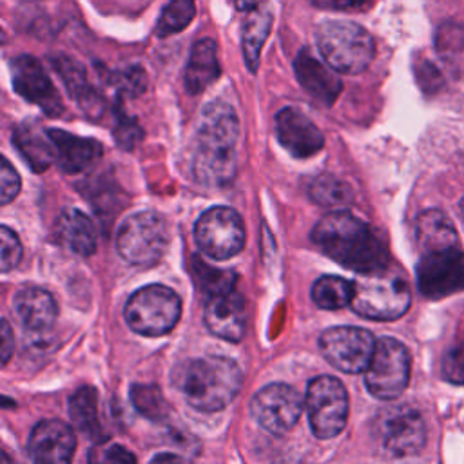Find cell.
Masks as SVG:
<instances>
[{"instance_id":"obj_1","label":"cell","mask_w":464,"mask_h":464,"mask_svg":"<svg viewBox=\"0 0 464 464\" xmlns=\"http://www.w3.org/2000/svg\"><path fill=\"white\" fill-rule=\"evenodd\" d=\"M314 245L335 263L362 274L384 270L390 254L377 232L346 210L324 216L312 230Z\"/></svg>"},{"instance_id":"obj_2","label":"cell","mask_w":464,"mask_h":464,"mask_svg":"<svg viewBox=\"0 0 464 464\" xmlns=\"http://www.w3.org/2000/svg\"><path fill=\"white\" fill-rule=\"evenodd\" d=\"M239 120L225 102H212L203 109L192 150V174L208 187L228 183L236 174V143Z\"/></svg>"},{"instance_id":"obj_3","label":"cell","mask_w":464,"mask_h":464,"mask_svg":"<svg viewBox=\"0 0 464 464\" xmlns=\"http://www.w3.org/2000/svg\"><path fill=\"white\" fill-rule=\"evenodd\" d=\"M178 386L194 410L214 413L236 399L243 386V372L225 355H205L185 364Z\"/></svg>"},{"instance_id":"obj_4","label":"cell","mask_w":464,"mask_h":464,"mask_svg":"<svg viewBox=\"0 0 464 464\" xmlns=\"http://www.w3.org/2000/svg\"><path fill=\"white\" fill-rule=\"evenodd\" d=\"M323 60L344 74L362 72L375 56L372 34L355 22L326 20L315 33Z\"/></svg>"},{"instance_id":"obj_5","label":"cell","mask_w":464,"mask_h":464,"mask_svg":"<svg viewBox=\"0 0 464 464\" xmlns=\"http://www.w3.org/2000/svg\"><path fill=\"white\" fill-rule=\"evenodd\" d=\"M411 303L408 283L384 270L362 272L353 279V295L350 306L355 314L375 319L392 321L406 314Z\"/></svg>"},{"instance_id":"obj_6","label":"cell","mask_w":464,"mask_h":464,"mask_svg":"<svg viewBox=\"0 0 464 464\" xmlns=\"http://www.w3.org/2000/svg\"><path fill=\"white\" fill-rule=\"evenodd\" d=\"M125 321L140 335L169 334L179 321L181 299L163 285H147L136 290L125 304Z\"/></svg>"},{"instance_id":"obj_7","label":"cell","mask_w":464,"mask_h":464,"mask_svg":"<svg viewBox=\"0 0 464 464\" xmlns=\"http://www.w3.org/2000/svg\"><path fill=\"white\" fill-rule=\"evenodd\" d=\"M169 225L158 212L141 210L125 218L116 232L118 254L132 265H152L167 250Z\"/></svg>"},{"instance_id":"obj_8","label":"cell","mask_w":464,"mask_h":464,"mask_svg":"<svg viewBox=\"0 0 464 464\" xmlns=\"http://www.w3.org/2000/svg\"><path fill=\"white\" fill-rule=\"evenodd\" d=\"M410 368L408 348L393 337H381L364 370V384L368 392L381 401L397 399L408 386Z\"/></svg>"},{"instance_id":"obj_9","label":"cell","mask_w":464,"mask_h":464,"mask_svg":"<svg viewBox=\"0 0 464 464\" xmlns=\"http://www.w3.org/2000/svg\"><path fill=\"white\" fill-rule=\"evenodd\" d=\"M310 428L317 439L339 435L348 419V393L343 382L330 375L310 381L304 397Z\"/></svg>"},{"instance_id":"obj_10","label":"cell","mask_w":464,"mask_h":464,"mask_svg":"<svg viewBox=\"0 0 464 464\" xmlns=\"http://www.w3.org/2000/svg\"><path fill=\"white\" fill-rule=\"evenodd\" d=\"M194 239L205 256L216 261L230 259L245 245L243 219L230 207H212L198 218Z\"/></svg>"},{"instance_id":"obj_11","label":"cell","mask_w":464,"mask_h":464,"mask_svg":"<svg viewBox=\"0 0 464 464\" xmlns=\"http://www.w3.org/2000/svg\"><path fill=\"white\" fill-rule=\"evenodd\" d=\"M375 343L368 330L357 326H334L319 337V348L324 359L344 373L364 372L372 361Z\"/></svg>"},{"instance_id":"obj_12","label":"cell","mask_w":464,"mask_h":464,"mask_svg":"<svg viewBox=\"0 0 464 464\" xmlns=\"http://www.w3.org/2000/svg\"><path fill=\"white\" fill-rule=\"evenodd\" d=\"M417 285L422 295L440 299L464 290V254L459 246L420 252Z\"/></svg>"},{"instance_id":"obj_13","label":"cell","mask_w":464,"mask_h":464,"mask_svg":"<svg viewBox=\"0 0 464 464\" xmlns=\"http://www.w3.org/2000/svg\"><path fill=\"white\" fill-rule=\"evenodd\" d=\"M303 406V397L295 388L285 382H272L252 397L250 413L261 428L274 435H283L297 424Z\"/></svg>"},{"instance_id":"obj_14","label":"cell","mask_w":464,"mask_h":464,"mask_svg":"<svg viewBox=\"0 0 464 464\" xmlns=\"http://www.w3.org/2000/svg\"><path fill=\"white\" fill-rule=\"evenodd\" d=\"M377 435L384 450L393 457L419 453L426 442L424 420L411 406H393L381 411Z\"/></svg>"},{"instance_id":"obj_15","label":"cell","mask_w":464,"mask_h":464,"mask_svg":"<svg viewBox=\"0 0 464 464\" xmlns=\"http://www.w3.org/2000/svg\"><path fill=\"white\" fill-rule=\"evenodd\" d=\"M13 89L29 103L38 105L47 116L56 118L63 112L60 94L40 65V62L29 54L16 56L11 62Z\"/></svg>"},{"instance_id":"obj_16","label":"cell","mask_w":464,"mask_h":464,"mask_svg":"<svg viewBox=\"0 0 464 464\" xmlns=\"http://www.w3.org/2000/svg\"><path fill=\"white\" fill-rule=\"evenodd\" d=\"M277 141L299 160L317 154L324 145V136L319 127L301 111L285 107L276 116Z\"/></svg>"},{"instance_id":"obj_17","label":"cell","mask_w":464,"mask_h":464,"mask_svg":"<svg viewBox=\"0 0 464 464\" xmlns=\"http://www.w3.org/2000/svg\"><path fill=\"white\" fill-rule=\"evenodd\" d=\"M76 448V437L72 430L58 420V419H45L40 420L27 442V450L33 460L44 464H63L72 459Z\"/></svg>"},{"instance_id":"obj_18","label":"cell","mask_w":464,"mask_h":464,"mask_svg":"<svg viewBox=\"0 0 464 464\" xmlns=\"http://www.w3.org/2000/svg\"><path fill=\"white\" fill-rule=\"evenodd\" d=\"M205 324L216 337L232 343L241 341L246 324L243 297L236 290L207 297Z\"/></svg>"},{"instance_id":"obj_19","label":"cell","mask_w":464,"mask_h":464,"mask_svg":"<svg viewBox=\"0 0 464 464\" xmlns=\"http://www.w3.org/2000/svg\"><path fill=\"white\" fill-rule=\"evenodd\" d=\"M294 71L301 87L319 103L332 105L341 94L343 83L337 71L330 65L326 67L315 56H312L306 49H303L294 60Z\"/></svg>"},{"instance_id":"obj_20","label":"cell","mask_w":464,"mask_h":464,"mask_svg":"<svg viewBox=\"0 0 464 464\" xmlns=\"http://www.w3.org/2000/svg\"><path fill=\"white\" fill-rule=\"evenodd\" d=\"M13 310L22 326L33 334L49 332L58 314L54 297L40 286L18 290L13 297Z\"/></svg>"},{"instance_id":"obj_21","label":"cell","mask_w":464,"mask_h":464,"mask_svg":"<svg viewBox=\"0 0 464 464\" xmlns=\"http://www.w3.org/2000/svg\"><path fill=\"white\" fill-rule=\"evenodd\" d=\"M49 136L54 145L56 163L63 172H82L103 154V147L92 138H82L62 129H49Z\"/></svg>"},{"instance_id":"obj_22","label":"cell","mask_w":464,"mask_h":464,"mask_svg":"<svg viewBox=\"0 0 464 464\" xmlns=\"http://www.w3.org/2000/svg\"><path fill=\"white\" fill-rule=\"evenodd\" d=\"M221 74L218 47L210 38L198 40L192 45L187 69H185V89L190 94L203 92L210 83H214Z\"/></svg>"},{"instance_id":"obj_23","label":"cell","mask_w":464,"mask_h":464,"mask_svg":"<svg viewBox=\"0 0 464 464\" xmlns=\"http://www.w3.org/2000/svg\"><path fill=\"white\" fill-rule=\"evenodd\" d=\"M13 143L34 172H44L51 167L53 161H56L49 130L40 129L36 123L18 125L13 130Z\"/></svg>"},{"instance_id":"obj_24","label":"cell","mask_w":464,"mask_h":464,"mask_svg":"<svg viewBox=\"0 0 464 464\" xmlns=\"http://www.w3.org/2000/svg\"><path fill=\"white\" fill-rule=\"evenodd\" d=\"M56 236L58 241L78 256H91L96 250V228L78 208H65L56 219Z\"/></svg>"},{"instance_id":"obj_25","label":"cell","mask_w":464,"mask_h":464,"mask_svg":"<svg viewBox=\"0 0 464 464\" xmlns=\"http://www.w3.org/2000/svg\"><path fill=\"white\" fill-rule=\"evenodd\" d=\"M272 11L266 4H257L246 11V18L241 27V47L243 58L250 72L257 71L261 49L270 34Z\"/></svg>"},{"instance_id":"obj_26","label":"cell","mask_w":464,"mask_h":464,"mask_svg":"<svg viewBox=\"0 0 464 464\" xmlns=\"http://www.w3.org/2000/svg\"><path fill=\"white\" fill-rule=\"evenodd\" d=\"M415 239L420 252L459 246L451 221L439 210H426L415 221Z\"/></svg>"},{"instance_id":"obj_27","label":"cell","mask_w":464,"mask_h":464,"mask_svg":"<svg viewBox=\"0 0 464 464\" xmlns=\"http://www.w3.org/2000/svg\"><path fill=\"white\" fill-rule=\"evenodd\" d=\"M53 65H54L56 72H60L71 96H74L78 100L80 107L87 114H96L102 111V100H100L98 92L87 82L85 71L76 60H71L67 56H56V58H53Z\"/></svg>"},{"instance_id":"obj_28","label":"cell","mask_w":464,"mask_h":464,"mask_svg":"<svg viewBox=\"0 0 464 464\" xmlns=\"http://www.w3.org/2000/svg\"><path fill=\"white\" fill-rule=\"evenodd\" d=\"M69 413L80 431L89 437H98L102 426L98 420V395L91 386H82L69 399Z\"/></svg>"},{"instance_id":"obj_29","label":"cell","mask_w":464,"mask_h":464,"mask_svg":"<svg viewBox=\"0 0 464 464\" xmlns=\"http://www.w3.org/2000/svg\"><path fill=\"white\" fill-rule=\"evenodd\" d=\"M353 281L339 276H323L312 286V301L323 310H339L352 303Z\"/></svg>"},{"instance_id":"obj_30","label":"cell","mask_w":464,"mask_h":464,"mask_svg":"<svg viewBox=\"0 0 464 464\" xmlns=\"http://www.w3.org/2000/svg\"><path fill=\"white\" fill-rule=\"evenodd\" d=\"M196 16L194 0H170L156 25V34L160 38H167L170 34L181 33Z\"/></svg>"},{"instance_id":"obj_31","label":"cell","mask_w":464,"mask_h":464,"mask_svg":"<svg viewBox=\"0 0 464 464\" xmlns=\"http://www.w3.org/2000/svg\"><path fill=\"white\" fill-rule=\"evenodd\" d=\"M192 268H194V279L198 281V286L201 288V292H205L207 297L234 290V283H236L234 272L214 268L198 259H194Z\"/></svg>"},{"instance_id":"obj_32","label":"cell","mask_w":464,"mask_h":464,"mask_svg":"<svg viewBox=\"0 0 464 464\" xmlns=\"http://www.w3.org/2000/svg\"><path fill=\"white\" fill-rule=\"evenodd\" d=\"M310 196L314 201L324 207H335V205H346L352 196L348 185H344L341 179L334 176H319L310 185Z\"/></svg>"},{"instance_id":"obj_33","label":"cell","mask_w":464,"mask_h":464,"mask_svg":"<svg viewBox=\"0 0 464 464\" xmlns=\"http://www.w3.org/2000/svg\"><path fill=\"white\" fill-rule=\"evenodd\" d=\"M130 399L134 408L152 420H158L167 413L165 397L154 384H134L130 388Z\"/></svg>"},{"instance_id":"obj_34","label":"cell","mask_w":464,"mask_h":464,"mask_svg":"<svg viewBox=\"0 0 464 464\" xmlns=\"http://www.w3.org/2000/svg\"><path fill=\"white\" fill-rule=\"evenodd\" d=\"M111 83L123 96H138L147 87V76L141 67H127L123 71H116L111 74Z\"/></svg>"},{"instance_id":"obj_35","label":"cell","mask_w":464,"mask_h":464,"mask_svg":"<svg viewBox=\"0 0 464 464\" xmlns=\"http://www.w3.org/2000/svg\"><path fill=\"white\" fill-rule=\"evenodd\" d=\"M0 237H2V272H9L18 265L22 257V243L18 236L5 225L0 228Z\"/></svg>"},{"instance_id":"obj_36","label":"cell","mask_w":464,"mask_h":464,"mask_svg":"<svg viewBox=\"0 0 464 464\" xmlns=\"http://www.w3.org/2000/svg\"><path fill=\"white\" fill-rule=\"evenodd\" d=\"M444 377L451 382L462 384L464 382V344L455 346L442 362Z\"/></svg>"},{"instance_id":"obj_37","label":"cell","mask_w":464,"mask_h":464,"mask_svg":"<svg viewBox=\"0 0 464 464\" xmlns=\"http://www.w3.org/2000/svg\"><path fill=\"white\" fill-rule=\"evenodd\" d=\"M20 192V176L14 170V167L2 158V205H7L13 198H16Z\"/></svg>"},{"instance_id":"obj_38","label":"cell","mask_w":464,"mask_h":464,"mask_svg":"<svg viewBox=\"0 0 464 464\" xmlns=\"http://www.w3.org/2000/svg\"><path fill=\"white\" fill-rule=\"evenodd\" d=\"M140 136H141V130H140V127L132 120H123L118 125V129L114 130V140H118V143L123 149L134 147V143L140 140Z\"/></svg>"},{"instance_id":"obj_39","label":"cell","mask_w":464,"mask_h":464,"mask_svg":"<svg viewBox=\"0 0 464 464\" xmlns=\"http://www.w3.org/2000/svg\"><path fill=\"white\" fill-rule=\"evenodd\" d=\"M103 462H136V457L123 446L112 444L103 450V455L100 457Z\"/></svg>"},{"instance_id":"obj_40","label":"cell","mask_w":464,"mask_h":464,"mask_svg":"<svg viewBox=\"0 0 464 464\" xmlns=\"http://www.w3.org/2000/svg\"><path fill=\"white\" fill-rule=\"evenodd\" d=\"M0 346H2V364H7V361L13 353V348H14L13 332H11L7 319H2V344Z\"/></svg>"},{"instance_id":"obj_41","label":"cell","mask_w":464,"mask_h":464,"mask_svg":"<svg viewBox=\"0 0 464 464\" xmlns=\"http://www.w3.org/2000/svg\"><path fill=\"white\" fill-rule=\"evenodd\" d=\"M317 5H324L328 9H350V7H359L366 0H314Z\"/></svg>"},{"instance_id":"obj_42","label":"cell","mask_w":464,"mask_h":464,"mask_svg":"<svg viewBox=\"0 0 464 464\" xmlns=\"http://www.w3.org/2000/svg\"><path fill=\"white\" fill-rule=\"evenodd\" d=\"M234 2H236V7H237L239 11H248V9H252L254 5H257L259 0H234Z\"/></svg>"},{"instance_id":"obj_43","label":"cell","mask_w":464,"mask_h":464,"mask_svg":"<svg viewBox=\"0 0 464 464\" xmlns=\"http://www.w3.org/2000/svg\"><path fill=\"white\" fill-rule=\"evenodd\" d=\"M154 462H163V460H174V462H178V460H183L179 455H174V453H163V455H156L154 459H152Z\"/></svg>"},{"instance_id":"obj_44","label":"cell","mask_w":464,"mask_h":464,"mask_svg":"<svg viewBox=\"0 0 464 464\" xmlns=\"http://www.w3.org/2000/svg\"><path fill=\"white\" fill-rule=\"evenodd\" d=\"M459 214H460V219H462V223H464V198H462L460 203H459Z\"/></svg>"},{"instance_id":"obj_45","label":"cell","mask_w":464,"mask_h":464,"mask_svg":"<svg viewBox=\"0 0 464 464\" xmlns=\"http://www.w3.org/2000/svg\"><path fill=\"white\" fill-rule=\"evenodd\" d=\"M31 2H36V0H31Z\"/></svg>"}]
</instances>
